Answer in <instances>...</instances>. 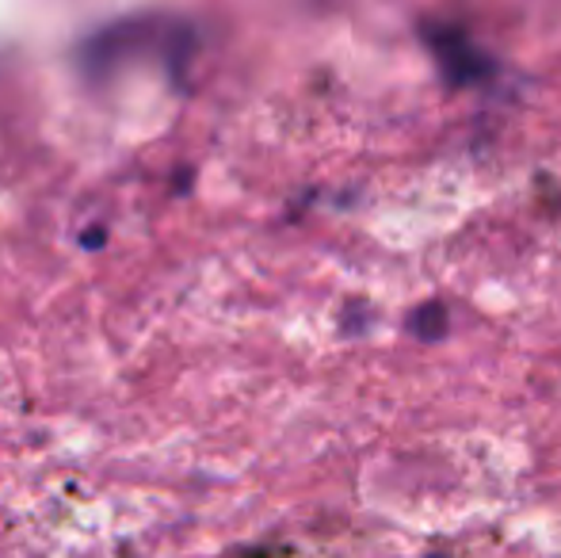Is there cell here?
Returning a JSON list of instances; mask_svg holds the SVG:
<instances>
[{
	"instance_id": "6da1fadb",
	"label": "cell",
	"mask_w": 561,
	"mask_h": 558,
	"mask_svg": "<svg viewBox=\"0 0 561 558\" xmlns=\"http://www.w3.org/2000/svg\"><path fill=\"white\" fill-rule=\"evenodd\" d=\"M428 43L436 50L439 66L455 84H473L481 77L493 73V61L462 35V31H450V27H428Z\"/></svg>"
},
{
	"instance_id": "7a4b0ae2",
	"label": "cell",
	"mask_w": 561,
	"mask_h": 558,
	"mask_svg": "<svg viewBox=\"0 0 561 558\" xmlns=\"http://www.w3.org/2000/svg\"><path fill=\"white\" fill-rule=\"evenodd\" d=\"M413 333L421 337V341H439V337L447 333V306L439 303H424L421 310L413 314Z\"/></svg>"
}]
</instances>
